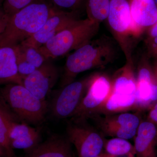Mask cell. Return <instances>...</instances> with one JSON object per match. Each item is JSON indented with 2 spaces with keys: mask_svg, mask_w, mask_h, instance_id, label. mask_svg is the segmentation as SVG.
Returning a JSON list of instances; mask_svg holds the SVG:
<instances>
[{
  "mask_svg": "<svg viewBox=\"0 0 157 157\" xmlns=\"http://www.w3.org/2000/svg\"><path fill=\"white\" fill-rule=\"evenodd\" d=\"M57 10L51 1L36 0L11 15L0 35V47L22 43L37 33Z\"/></svg>",
  "mask_w": 157,
  "mask_h": 157,
  "instance_id": "1",
  "label": "cell"
},
{
  "mask_svg": "<svg viewBox=\"0 0 157 157\" xmlns=\"http://www.w3.org/2000/svg\"><path fill=\"white\" fill-rule=\"evenodd\" d=\"M114 54L112 45L106 41H90L80 46L67 58L61 86L73 82L79 73L105 66L112 60Z\"/></svg>",
  "mask_w": 157,
  "mask_h": 157,
  "instance_id": "2",
  "label": "cell"
},
{
  "mask_svg": "<svg viewBox=\"0 0 157 157\" xmlns=\"http://www.w3.org/2000/svg\"><path fill=\"white\" fill-rule=\"evenodd\" d=\"M99 28V24L89 18L77 20L38 50L46 60L63 56L90 41Z\"/></svg>",
  "mask_w": 157,
  "mask_h": 157,
  "instance_id": "3",
  "label": "cell"
},
{
  "mask_svg": "<svg viewBox=\"0 0 157 157\" xmlns=\"http://www.w3.org/2000/svg\"><path fill=\"white\" fill-rule=\"evenodd\" d=\"M6 105L21 119L31 124L42 122L48 109L46 101L34 95L23 85L9 83L0 90Z\"/></svg>",
  "mask_w": 157,
  "mask_h": 157,
  "instance_id": "4",
  "label": "cell"
},
{
  "mask_svg": "<svg viewBox=\"0 0 157 157\" xmlns=\"http://www.w3.org/2000/svg\"><path fill=\"white\" fill-rule=\"evenodd\" d=\"M67 132V138L75 147L78 157H94L102 152L105 141L102 134L87 120L71 119Z\"/></svg>",
  "mask_w": 157,
  "mask_h": 157,
  "instance_id": "5",
  "label": "cell"
},
{
  "mask_svg": "<svg viewBox=\"0 0 157 157\" xmlns=\"http://www.w3.org/2000/svg\"><path fill=\"white\" fill-rule=\"evenodd\" d=\"M94 76L73 81L63 87L52 101L51 112L52 115L59 119L72 117Z\"/></svg>",
  "mask_w": 157,
  "mask_h": 157,
  "instance_id": "6",
  "label": "cell"
},
{
  "mask_svg": "<svg viewBox=\"0 0 157 157\" xmlns=\"http://www.w3.org/2000/svg\"><path fill=\"white\" fill-rule=\"evenodd\" d=\"M90 119L95 122L102 134L126 140L135 137L140 123L138 116L128 112L94 115Z\"/></svg>",
  "mask_w": 157,
  "mask_h": 157,
  "instance_id": "7",
  "label": "cell"
},
{
  "mask_svg": "<svg viewBox=\"0 0 157 157\" xmlns=\"http://www.w3.org/2000/svg\"><path fill=\"white\" fill-rule=\"evenodd\" d=\"M111 90V82L108 77L95 75L71 119L87 120L107 100Z\"/></svg>",
  "mask_w": 157,
  "mask_h": 157,
  "instance_id": "8",
  "label": "cell"
},
{
  "mask_svg": "<svg viewBox=\"0 0 157 157\" xmlns=\"http://www.w3.org/2000/svg\"><path fill=\"white\" fill-rule=\"evenodd\" d=\"M59 75L55 65L46 60L41 67L23 78V85L37 98L45 101L56 83Z\"/></svg>",
  "mask_w": 157,
  "mask_h": 157,
  "instance_id": "9",
  "label": "cell"
},
{
  "mask_svg": "<svg viewBox=\"0 0 157 157\" xmlns=\"http://www.w3.org/2000/svg\"><path fill=\"white\" fill-rule=\"evenodd\" d=\"M77 20L72 13L57 10L37 33L21 43L38 49Z\"/></svg>",
  "mask_w": 157,
  "mask_h": 157,
  "instance_id": "10",
  "label": "cell"
},
{
  "mask_svg": "<svg viewBox=\"0 0 157 157\" xmlns=\"http://www.w3.org/2000/svg\"><path fill=\"white\" fill-rule=\"evenodd\" d=\"M136 96L139 110L149 108L157 101V81L147 66L141 67L138 71Z\"/></svg>",
  "mask_w": 157,
  "mask_h": 157,
  "instance_id": "11",
  "label": "cell"
},
{
  "mask_svg": "<svg viewBox=\"0 0 157 157\" xmlns=\"http://www.w3.org/2000/svg\"><path fill=\"white\" fill-rule=\"evenodd\" d=\"M67 138L54 135L26 151L25 157H73Z\"/></svg>",
  "mask_w": 157,
  "mask_h": 157,
  "instance_id": "12",
  "label": "cell"
},
{
  "mask_svg": "<svg viewBox=\"0 0 157 157\" xmlns=\"http://www.w3.org/2000/svg\"><path fill=\"white\" fill-rule=\"evenodd\" d=\"M135 137L134 146L136 157H157L155 124L147 121L140 122Z\"/></svg>",
  "mask_w": 157,
  "mask_h": 157,
  "instance_id": "13",
  "label": "cell"
},
{
  "mask_svg": "<svg viewBox=\"0 0 157 157\" xmlns=\"http://www.w3.org/2000/svg\"><path fill=\"white\" fill-rule=\"evenodd\" d=\"M40 133L38 129L25 123L12 121L9 129V137L11 147L28 151L40 143Z\"/></svg>",
  "mask_w": 157,
  "mask_h": 157,
  "instance_id": "14",
  "label": "cell"
},
{
  "mask_svg": "<svg viewBox=\"0 0 157 157\" xmlns=\"http://www.w3.org/2000/svg\"><path fill=\"white\" fill-rule=\"evenodd\" d=\"M15 47L17 70L22 79L47 60L37 48L23 43L15 46Z\"/></svg>",
  "mask_w": 157,
  "mask_h": 157,
  "instance_id": "15",
  "label": "cell"
},
{
  "mask_svg": "<svg viewBox=\"0 0 157 157\" xmlns=\"http://www.w3.org/2000/svg\"><path fill=\"white\" fill-rule=\"evenodd\" d=\"M108 22L113 30L118 34L126 33L132 21L128 0H110Z\"/></svg>",
  "mask_w": 157,
  "mask_h": 157,
  "instance_id": "16",
  "label": "cell"
},
{
  "mask_svg": "<svg viewBox=\"0 0 157 157\" xmlns=\"http://www.w3.org/2000/svg\"><path fill=\"white\" fill-rule=\"evenodd\" d=\"M16 83L22 85V78L17 70L15 46L0 47V85Z\"/></svg>",
  "mask_w": 157,
  "mask_h": 157,
  "instance_id": "17",
  "label": "cell"
},
{
  "mask_svg": "<svg viewBox=\"0 0 157 157\" xmlns=\"http://www.w3.org/2000/svg\"><path fill=\"white\" fill-rule=\"evenodd\" d=\"M134 109H137L136 95L122 94L111 92L107 100L92 116L122 113Z\"/></svg>",
  "mask_w": 157,
  "mask_h": 157,
  "instance_id": "18",
  "label": "cell"
},
{
  "mask_svg": "<svg viewBox=\"0 0 157 157\" xmlns=\"http://www.w3.org/2000/svg\"><path fill=\"white\" fill-rule=\"evenodd\" d=\"M133 21L140 27L153 26L157 21V7L154 0H130Z\"/></svg>",
  "mask_w": 157,
  "mask_h": 157,
  "instance_id": "19",
  "label": "cell"
},
{
  "mask_svg": "<svg viewBox=\"0 0 157 157\" xmlns=\"http://www.w3.org/2000/svg\"><path fill=\"white\" fill-rule=\"evenodd\" d=\"M137 80L130 62L116 73L111 82L112 92L125 95H136Z\"/></svg>",
  "mask_w": 157,
  "mask_h": 157,
  "instance_id": "20",
  "label": "cell"
},
{
  "mask_svg": "<svg viewBox=\"0 0 157 157\" xmlns=\"http://www.w3.org/2000/svg\"><path fill=\"white\" fill-rule=\"evenodd\" d=\"M12 121L8 113L0 104V146L6 151L8 157H17L9 140V129Z\"/></svg>",
  "mask_w": 157,
  "mask_h": 157,
  "instance_id": "21",
  "label": "cell"
},
{
  "mask_svg": "<svg viewBox=\"0 0 157 157\" xmlns=\"http://www.w3.org/2000/svg\"><path fill=\"white\" fill-rule=\"evenodd\" d=\"M110 0H87L86 11L88 18L100 24L107 19Z\"/></svg>",
  "mask_w": 157,
  "mask_h": 157,
  "instance_id": "22",
  "label": "cell"
},
{
  "mask_svg": "<svg viewBox=\"0 0 157 157\" xmlns=\"http://www.w3.org/2000/svg\"><path fill=\"white\" fill-rule=\"evenodd\" d=\"M104 148L107 153L117 157L128 155L130 153L135 155L134 146L123 138L114 137L105 140Z\"/></svg>",
  "mask_w": 157,
  "mask_h": 157,
  "instance_id": "23",
  "label": "cell"
},
{
  "mask_svg": "<svg viewBox=\"0 0 157 157\" xmlns=\"http://www.w3.org/2000/svg\"><path fill=\"white\" fill-rule=\"evenodd\" d=\"M36 0H4L2 9L9 17Z\"/></svg>",
  "mask_w": 157,
  "mask_h": 157,
  "instance_id": "24",
  "label": "cell"
},
{
  "mask_svg": "<svg viewBox=\"0 0 157 157\" xmlns=\"http://www.w3.org/2000/svg\"><path fill=\"white\" fill-rule=\"evenodd\" d=\"M51 1L57 10L69 12V10L76 7L80 0H51Z\"/></svg>",
  "mask_w": 157,
  "mask_h": 157,
  "instance_id": "25",
  "label": "cell"
},
{
  "mask_svg": "<svg viewBox=\"0 0 157 157\" xmlns=\"http://www.w3.org/2000/svg\"><path fill=\"white\" fill-rule=\"evenodd\" d=\"M147 118V121L157 125V101L150 107Z\"/></svg>",
  "mask_w": 157,
  "mask_h": 157,
  "instance_id": "26",
  "label": "cell"
},
{
  "mask_svg": "<svg viewBox=\"0 0 157 157\" xmlns=\"http://www.w3.org/2000/svg\"><path fill=\"white\" fill-rule=\"evenodd\" d=\"M9 19V16L6 14L2 8L0 9V35L4 32Z\"/></svg>",
  "mask_w": 157,
  "mask_h": 157,
  "instance_id": "27",
  "label": "cell"
},
{
  "mask_svg": "<svg viewBox=\"0 0 157 157\" xmlns=\"http://www.w3.org/2000/svg\"><path fill=\"white\" fill-rule=\"evenodd\" d=\"M150 35L153 38L157 37V21L152 26L151 30Z\"/></svg>",
  "mask_w": 157,
  "mask_h": 157,
  "instance_id": "28",
  "label": "cell"
},
{
  "mask_svg": "<svg viewBox=\"0 0 157 157\" xmlns=\"http://www.w3.org/2000/svg\"><path fill=\"white\" fill-rule=\"evenodd\" d=\"M152 48L155 54L157 56V37L154 38L152 43Z\"/></svg>",
  "mask_w": 157,
  "mask_h": 157,
  "instance_id": "29",
  "label": "cell"
},
{
  "mask_svg": "<svg viewBox=\"0 0 157 157\" xmlns=\"http://www.w3.org/2000/svg\"><path fill=\"white\" fill-rule=\"evenodd\" d=\"M94 157H117L113 155H109L107 153L101 152V154L98 155Z\"/></svg>",
  "mask_w": 157,
  "mask_h": 157,
  "instance_id": "30",
  "label": "cell"
},
{
  "mask_svg": "<svg viewBox=\"0 0 157 157\" xmlns=\"http://www.w3.org/2000/svg\"><path fill=\"white\" fill-rule=\"evenodd\" d=\"M0 157H8L6 151L1 146H0Z\"/></svg>",
  "mask_w": 157,
  "mask_h": 157,
  "instance_id": "31",
  "label": "cell"
},
{
  "mask_svg": "<svg viewBox=\"0 0 157 157\" xmlns=\"http://www.w3.org/2000/svg\"><path fill=\"white\" fill-rule=\"evenodd\" d=\"M152 70L154 75L157 81V63L155 65L154 67Z\"/></svg>",
  "mask_w": 157,
  "mask_h": 157,
  "instance_id": "32",
  "label": "cell"
},
{
  "mask_svg": "<svg viewBox=\"0 0 157 157\" xmlns=\"http://www.w3.org/2000/svg\"><path fill=\"white\" fill-rule=\"evenodd\" d=\"M128 157H136V156H135V155L134 154L132 153H130V154L128 155Z\"/></svg>",
  "mask_w": 157,
  "mask_h": 157,
  "instance_id": "33",
  "label": "cell"
},
{
  "mask_svg": "<svg viewBox=\"0 0 157 157\" xmlns=\"http://www.w3.org/2000/svg\"><path fill=\"white\" fill-rule=\"evenodd\" d=\"M4 0H0V9L2 8Z\"/></svg>",
  "mask_w": 157,
  "mask_h": 157,
  "instance_id": "34",
  "label": "cell"
},
{
  "mask_svg": "<svg viewBox=\"0 0 157 157\" xmlns=\"http://www.w3.org/2000/svg\"><path fill=\"white\" fill-rule=\"evenodd\" d=\"M154 1H155V2H157V0H154Z\"/></svg>",
  "mask_w": 157,
  "mask_h": 157,
  "instance_id": "35",
  "label": "cell"
},
{
  "mask_svg": "<svg viewBox=\"0 0 157 157\" xmlns=\"http://www.w3.org/2000/svg\"><path fill=\"white\" fill-rule=\"evenodd\" d=\"M156 127H157V125H156Z\"/></svg>",
  "mask_w": 157,
  "mask_h": 157,
  "instance_id": "36",
  "label": "cell"
}]
</instances>
